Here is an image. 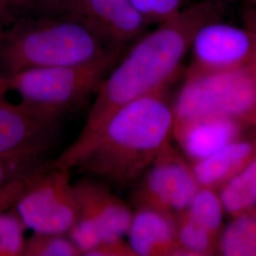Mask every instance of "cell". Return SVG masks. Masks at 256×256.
Listing matches in <instances>:
<instances>
[{"label":"cell","instance_id":"obj_1","mask_svg":"<svg viewBox=\"0 0 256 256\" xmlns=\"http://www.w3.org/2000/svg\"><path fill=\"white\" fill-rule=\"evenodd\" d=\"M162 90L122 106L90 140L78 148H66L54 164L88 174L116 190L126 188L169 144L174 130V111Z\"/></svg>","mask_w":256,"mask_h":256},{"label":"cell","instance_id":"obj_2","mask_svg":"<svg viewBox=\"0 0 256 256\" xmlns=\"http://www.w3.org/2000/svg\"><path fill=\"white\" fill-rule=\"evenodd\" d=\"M200 22V8L185 9L136 40L102 82L82 131L68 149L82 146L124 104L162 90L176 74Z\"/></svg>","mask_w":256,"mask_h":256},{"label":"cell","instance_id":"obj_3","mask_svg":"<svg viewBox=\"0 0 256 256\" xmlns=\"http://www.w3.org/2000/svg\"><path fill=\"white\" fill-rule=\"evenodd\" d=\"M16 20L0 36V75L92 61L108 50L82 24L54 14Z\"/></svg>","mask_w":256,"mask_h":256},{"label":"cell","instance_id":"obj_4","mask_svg":"<svg viewBox=\"0 0 256 256\" xmlns=\"http://www.w3.org/2000/svg\"><path fill=\"white\" fill-rule=\"evenodd\" d=\"M124 50H108L100 57L81 64L30 68L5 76L9 92H16L21 104L59 119L96 94Z\"/></svg>","mask_w":256,"mask_h":256},{"label":"cell","instance_id":"obj_5","mask_svg":"<svg viewBox=\"0 0 256 256\" xmlns=\"http://www.w3.org/2000/svg\"><path fill=\"white\" fill-rule=\"evenodd\" d=\"M256 106V80L247 70L227 68L194 75L174 104V128L210 117L234 118Z\"/></svg>","mask_w":256,"mask_h":256},{"label":"cell","instance_id":"obj_6","mask_svg":"<svg viewBox=\"0 0 256 256\" xmlns=\"http://www.w3.org/2000/svg\"><path fill=\"white\" fill-rule=\"evenodd\" d=\"M70 170L52 162L39 165L24 178L25 189L14 208L28 229L68 234L77 218Z\"/></svg>","mask_w":256,"mask_h":256},{"label":"cell","instance_id":"obj_7","mask_svg":"<svg viewBox=\"0 0 256 256\" xmlns=\"http://www.w3.org/2000/svg\"><path fill=\"white\" fill-rule=\"evenodd\" d=\"M74 189L77 218L68 234L82 256L128 234L133 212L112 187L95 178H82Z\"/></svg>","mask_w":256,"mask_h":256},{"label":"cell","instance_id":"obj_8","mask_svg":"<svg viewBox=\"0 0 256 256\" xmlns=\"http://www.w3.org/2000/svg\"><path fill=\"white\" fill-rule=\"evenodd\" d=\"M54 16L82 24L106 48L120 50L142 36L150 24L131 0H72Z\"/></svg>","mask_w":256,"mask_h":256},{"label":"cell","instance_id":"obj_9","mask_svg":"<svg viewBox=\"0 0 256 256\" xmlns=\"http://www.w3.org/2000/svg\"><path fill=\"white\" fill-rule=\"evenodd\" d=\"M198 191L192 171L173 153L169 144L150 164L134 202L168 214L187 210Z\"/></svg>","mask_w":256,"mask_h":256},{"label":"cell","instance_id":"obj_10","mask_svg":"<svg viewBox=\"0 0 256 256\" xmlns=\"http://www.w3.org/2000/svg\"><path fill=\"white\" fill-rule=\"evenodd\" d=\"M59 119L50 118L23 104L0 99V156L43 158L54 146Z\"/></svg>","mask_w":256,"mask_h":256},{"label":"cell","instance_id":"obj_11","mask_svg":"<svg viewBox=\"0 0 256 256\" xmlns=\"http://www.w3.org/2000/svg\"><path fill=\"white\" fill-rule=\"evenodd\" d=\"M254 38L241 28L205 23L196 28L191 46L196 61L214 70L232 68L250 54Z\"/></svg>","mask_w":256,"mask_h":256},{"label":"cell","instance_id":"obj_12","mask_svg":"<svg viewBox=\"0 0 256 256\" xmlns=\"http://www.w3.org/2000/svg\"><path fill=\"white\" fill-rule=\"evenodd\" d=\"M128 243L138 256L180 252L178 226L171 214L151 207H138L128 229Z\"/></svg>","mask_w":256,"mask_h":256},{"label":"cell","instance_id":"obj_13","mask_svg":"<svg viewBox=\"0 0 256 256\" xmlns=\"http://www.w3.org/2000/svg\"><path fill=\"white\" fill-rule=\"evenodd\" d=\"M184 152L196 162L204 160L234 142L238 124L232 118L210 117L174 128Z\"/></svg>","mask_w":256,"mask_h":256},{"label":"cell","instance_id":"obj_14","mask_svg":"<svg viewBox=\"0 0 256 256\" xmlns=\"http://www.w3.org/2000/svg\"><path fill=\"white\" fill-rule=\"evenodd\" d=\"M252 152V146L248 142L234 140L210 156L196 162L192 174L198 185L209 187L238 169Z\"/></svg>","mask_w":256,"mask_h":256},{"label":"cell","instance_id":"obj_15","mask_svg":"<svg viewBox=\"0 0 256 256\" xmlns=\"http://www.w3.org/2000/svg\"><path fill=\"white\" fill-rule=\"evenodd\" d=\"M220 198L224 210L234 214H240L256 206V160L224 186Z\"/></svg>","mask_w":256,"mask_h":256},{"label":"cell","instance_id":"obj_16","mask_svg":"<svg viewBox=\"0 0 256 256\" xmlns=\"http://www.w3.org/2000/svg\"><path fill=\"white\" fill-rule=\"evenodd\" d=\"M224 256H256V212H242L224 230L220 240Z\"/></svg>","mask_w":256,"mask_h":256},{"label":"cell","instance_id":"obj_17","mask_svg":"<svg viewBox=\"0 0 256 256\" xmlns=\"http://www.w3.org/2000/svg\"><path fill=\"white\" fill-rule=\"evenodd\" d=\"M23 256H80V248L68 234L36 232L26 240Z\"/></svg>","mask_w":256,"mask_h":256},{"label":"cell","instance_id":"obj_18","mask_svg":"<svg viewBox=\"0 0 256 256\" xmlns=\"http://www.w3.org/2000/svg\"><path fill=\"white\" fill-rule=\"evenodd\" d=\"M223 210L218 194L207 188L198 189L187 209V218L212 232L220 228L223 220Z\"/></svg>","mask_w":256,"mask_h":256},{"label":"cell","instance_id":"obj_19","mask_svg":"<svg viewBox=\"0 0 256 256\" xmlns=\"http://www.w3.org/2000/svg\"><path fill=\"white\" fill-rule=\"evenodd\" d=\"M26 229L14 206L0 212V256H23Z\"/></svg>","mask_w":256,"mask_h":256},{"label":"cell","instance_id":"obj_20","mask_svg":"<svg viewBox=\"0 0 256 256\" xmlns=\"http://www.w3.org/2000/svg\"><path fill=\"white\" fill-rule=\"evenodd\" d=\"M149 23L164 22L185 10L189 0H131Z\"/></svg>","mask_w":256,"mask_h":256},{"label":"cell","instance_id":"obj_21","mask_svg":"<svg viewBox=\"0 0 256 256\" xmlns=\"http://www.w3.org/2000/svg\"><path fill=\"white\" fill-rule=\"evenodd\" d=\"M210 232L189 218H185L178 227V242L180 250L203 252L210 245Z\"/></svg>","mask_w":256,"mask_h":256},{"label":"cell","instance_id":"obj_22","mask_svg":"<svg viewBox=\"0 0 256 256\" xmlns=\"http://www.w3.org/2000/svg\"><path fill=\"white\" fill-rule=\"evenodd\" d=\"M43 162L38 158L0 156V186L16 178L24 180Z\"/></svg>","mask_w":256,"mask_h":256},{"label":"cell","instance_id":"obj_23","mask_svg":"<svg viewBox=\"0 0 256 256\" xmlns=\"http://www.w3.org/2000/svg\"><path fill=\"white\" fill-rule=\"evenodd\" d=\"M25 182L22 178H16L0 186V212L12 208L22 196Z\"/></svg>","mask_w":256,"mask_h":256},{"label":"cell","instance_id":"obj_24","mask_svg":"<svg viewBox=\"0 0 256 256\" xmlns=\"http://www.w3.org/2000/svg\"><path fill=\"white\" fill-rule=\"evenodd\" d=\"M88 256H136L129 243L126 242L124 238L104 242L99 246L94 248Z\"/></svg>","mask_w":256,"mask_h":256},{"label":"cell","instance_id":"obj_25","mask_svg":"<svg viewBox=\"0 0 256 256\" xmlns=\"http://www.w3.org/2000/svg\"><path fill=\"white\" fill-rule=\"evenodd\" d=\"M72 0H28L26 7L32 14H54Z\"/></svg>","mask_w":256,"mask_h":256},{"label":"cell","instance_id":"obj_26","mask_svg":"<svg viewBox=\"0 0 256 256\" xmlns=\"http://www.w3.org/2000/svg\"><path fill=\"white\" fill-rule=\"evenodd\" d=\"M26 6L25 0H0V36L10 24L18 8Z\"/></svg>","mask_w":256,"mask_h":256},{"label":"cell","instance_id":"obj_27","mask_svg":"<svg viewBox=\"0 0 256 256\" xmlns=\"http://www.w3.org/2000/svg\"><path fill=\"white\" fill-rule=\"evenodd\" d=\"M7 92H9V88H8L6 77L3 75H0V99H4Z\"/></svg>","mask_w":256,"mask_h":256},{"label":"cell","instance_id":"obj_28","mask_svg":"<svg viewBox=\"0 0 256 256\" xmlns=\"http://www.w3.org/2000/svg\"><path fill=\"white\" fill-rule=\"evenodd\" d=\"M250 1H254V2L256 4V0H250Z\"/></svg>","mask_w":256,"mask_h":256},{"label":"cell","instance_id":"obj_29","mask_svg":"<svg viewBox=\"0 0 256 256\" xmlns=\"http://www.w3.org/2000/svg\"><path fill=\"white\" fill-rule=\"evenodd\" d=\"M27 2H28V0H25V3H26V5H27Z\"/></svg>","mask_w":256,"mask_h":256}]
</instances>
